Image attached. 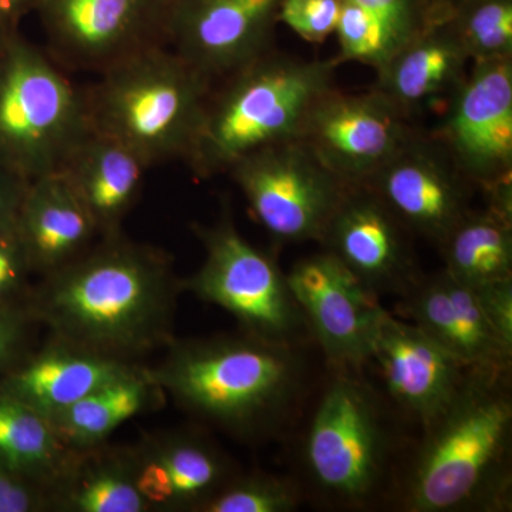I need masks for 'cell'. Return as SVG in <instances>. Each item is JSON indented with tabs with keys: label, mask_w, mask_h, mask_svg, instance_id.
<instances>
[{
	"label": "cell",
	"mask_w": 512,
	"mask_h": 512,
	"mask_svg": "<svg viewBox=\"0 0 512 512\" xmlns=\"http://www.w3.org/2000/svg\"><path fill=\"white\" fill-rule=\"evenodd\" d=\"M228 174L258 224L281 244L320 242L350 187L298 138L259 148Z\"/></svg>",
	"instance_id": "9"
},
{
	"label": "cell",
	"mask_w": 512,
	"mask_h": 512,
	"mask_svg": "<svg viewBox=\"0 0 512 512\" xmlns=\"http://www.w3.org/2000/svg\"><path fill=\"white\" fill-rule=\"evenodd\" d=\"M407 231L440 245L471 210L474 185L433 136L416 133L365 184Z\"/></svg>",
	"instance_id": "15"
},
{
	"label": "cell",
	"mask_w": 512,
	"mask_h": 512,
	"mask_svg": "<svg viewBox=\"0 0 512 512\" xmlns=\"http://www.w3.org/2000/svg\"><path fill=\"white\" fill-rule=\"evenodd\" d=\"M36 322L28 306L0 308V377L22 362L32 350V332Z\"/></svg>",
	"instance_id": "34"
},
{
	"label": "cell",
	"mask_w": 512,
	"mask_h": 512,
	"mask_svg": "<svg viewBox=\"0 0 512 512\" xmlns=\"http://www.w3.org/2000/svg\"><path fill=\"white\" fill-rule=\"evenodd\" d=\"M18 28H10V26L0 25V52H2L3 46L8 42L9 36L12 35Z\"/></svg>",
	"instance_id": "40"
},
{
	"label": "cell",
	"mask_w": 512,
	"mask_h": 512,
	"mask_svg": "<svg viewBox=\"0 0 512 512\" xmlns=\"http://www.w3.org/2000/svg\"><path fill=\"white\" fill-rule=\"evenodd\" d=\"M171 0H40L36 12L57 63L103 73L153 46H167Z\"/></svg>",
	"instance_id": "10"
},
{
	"label": "cell",
	"mask_w": 512,
	"mask_h": 512,
	"mask_svg": "<svg viewBox=\"0 0 512 512\" xmlns=\"http://www.w3.org/2000/svg\"><path fill=\"white\" fill-rule=\"evenodd\" d=\"M382 407L365 383L340 375L316 407L303 460L320 493L336 503L360 505L379 490L389 458Z\"/></svg>",
	"instance_id": "8"
},
{
	"label": "cell",
	"mask_w": 512,
	"mask_h": 512,
	"mask_svg": "<svg viewBox=\"0 0 512 512\" xmlns=\"http://www.w3.org/2000/svg\"><path fill=\"white\" fill-rule=\"evenodd\" d=\"M336 37V62H357L380 70L393 55V46L382 25L369 12L350 0H342Z\"/></svg>",
	"instance_id": "30"
},
{
	"label": "cell",
	"mask_w": 512,
	"mask_h": 512,
	"mask_svg": "<svg viewBox=\"0 0 512 512\" xmlns=\"http://www.w3.org/2000/svg\"><path fill=\"white\" fill-rule=\"evenodd\" d=\"M476 289L491 328L512 350V281L497 282Z\"/></svg>",
	"instance_id": "35"
},
{
	"label": "cell",
	"mask_w": 512,
	"mask_h": 512,
	"mask_svg": "<svg viewBox=\"0 0 512 512\" xmlns=\"http://www.w3.org/2000/svg\"><path fill=\"white\" fill-rule=\"evenodd\" d=\"M40 0H0V25L18 28L20 20L36 12Z\"/></svg>",
	"instance_id": "38"
},
{
	"label": "cell",
	"mask_w": 512,
	"mask_h": 512,
	"mask_svg": "<svg viewBox=\"0 0 512 512\" xmlns=\"http://www.w3.org/2000/svg\"><path fill=\"white\" fill-rule=\"evenodd\" d=\"M433 137L485 194L512 185V59L473 63Z\"/></svg>",
	"instance_id": "12"
},
{
	"label": "cell",
	"mask_w": 512,
	"mask_h": 512,
	"mask_svg": "<svg viewBox=\"0 0 512 512\" xmlns=\"http://www.w3.org/2000/svg\"><path fill=\"white\" fill-rule=\"evenodd\" d=\"M336 59H301L269 50L210 94L187 163L202 178L228 173L259 148L298 137L306 114L335 87Z\"/></svg>",
	"instance_id": "4"
},
{
	"label": "cell",
	"mask_w": 512,
	"mask_h": 512,
	"mask_svg": "<svg viewBox=\"0 0 512 512\" xmlns=\"http://www.w3.org/2000/svg\"><path fill=\"white\" fill-rule=\"evenodd\" d=\"M390 396L426 429L446 412L468 372L414 323L384 311L373 339L372 357Z\"/></svg>",
	"instance_id": "18"
},
{
	"label": "cell",
	"mask_w": 512,
	"mask_h": 512,
	"mask_svg": "<svg viewBox=\"0 0 512 512\" xmlns=\"http://www.w3.org/2000/svg\"><path fill=\"white\" fill-rule=\"evenodd\" d=\"M286 278L308 329L333 365L356 367L370 360L386 311L376 293L328 251L296 262Z\"/></svg>",
	"instance_id": "14"
},
{
	"label": "cell",
	"mask_w": 512,
	"mask_h": 512,
	"mask_svg": "<svg viewBox=\"0 0 512 512\" xmlns=\"http://www.w3.org/2000/svg\"><path fill=\"white\" fill-rule=\"evenodd\" d=\"M70 453L46 416L0 392V463L47 495Z\"/></svg>",
	"instance_id": "27"
},
{
	"label": "cell",
	"mask_w": 512,
	"mask_h": 512,
	"mask_svg": "<svg viewBox=\"0 0 512 512\" xmlns=\"http://www.w3.org/2000/svg\"><path fill=\"white\" fill-rule=\"evenodd\" d=\"M92 130L86 92L15 30L0 52V165L26 181L59 173Z\"/></svg>",
	"instance_id": "6"
},
{
	"label": "cell",
	"mask_w": 512,
	"mask_h": 512,
	"mask_svg": "<svg viewBox=\"0 0 512 512\" xmlns=\"http://www.w3.org/2000/svg\"><path fill=\"white\" fill-rule=\"evenodd\" d=\"M32 275L35 274L18 229L0 232V308L28 306Z\"/></svg>",
	"instance_id": "32"
},
{
	"label": "cell",
	"mask_w": 512,
	"mask_h": 512,
	"mask_svg": "<svg viewBox=\"0 0 512 512\" xmlns=\"http://www.w3.org/2000/svg\"><path fill=\"white\" fill-rule=\"evenodd\" d=\"M463 0H423L426 25L444 22L453 15L454 10Z\"/></svg>",
	"instance_id": "39"
},
{
	"label": "cell",
	"mask_w": 512,
	"mask_h": 512,
	"mask_svg": "<svg viewBox=\"0 0 512 512\" xmlns=\"http://www.w3.org/2000/svg\"><path fill=\"white\" fill-rule=\"evenodd\" d=\"M144 363H128L47 335L39 349L0 377V392L43 416L62 412Z\"/></svg>",
	"instance_id": "20"
},
{
	"label": "cell",
	"mask_w": 512,
	"mask_h": 512,
	"mask_svg": "<svg viewBox=\"0 0 512 512\" xmlns=\"http://www.w3.org/2000/svg\"><path fill=\"white\" fill-rule=\"evenodd\" d=\"M447 22L471 63L512 59V0H463Z\"/></svg>",
	"instance_id": "28"
},
{
	"label": "cell",
	"mask_w": 512,
	"mask_h": 512,
	"mask_svg": "<svg viewBox=\"0 0 512 512\" xmlns=\"http://www.w3.org/2000/svg\"><path fill=\"white\" fill-rule=\"evenodd\" d=\"M128 450L150 512H200L238 474L218 444L197 430L147 433Z\"/></svg>",
	"instance_id": "16"
},
{
	"label": "cell",
	"mask_w": 512,
	"mask_h": 512,
	"mask_svg": "<svg viewBox=\"0 0 512 512\" xmlns=\"http://www.w3.org/2000/svg\"><path fill=\"white\" fill-rule=\"evenodd\" d=\"M29 181L0 165V232L16 227Z\"/></svg>",
	"instance_id": "37"
},
{
	"label": "cell",
	"mask_w": 512,
	"mask_h": 512,
	"mask_svg": "<svg viewBox=\"0 0 512 512\" xmlns=\"http://www.w3.org/2000/svg\"><path fill=\"white\" fill-rule=\"evenodd\" d=\"M296 346L248 333L177 339L147 366L167 400L231 436L266 439L284 424L302 382Z\"/></svg>",
	"instance_id": "2"
},
{
	"label": "cell",
	"mask_w": 512,
	"mask_h": 512,
	"mask_svg": "<svg viewBox=\"0 0 512 512\" xmlns=\"http://www.w3.org/2000/svg\"><path fill=\"white\" fill-rule=\"evenodd\" d=\"M407 228L372 188L350 185L320 244L376 295H404L420 278Z\"/></svg>",
	"instance_id": "17"
},
{
	"label": "cell",
	"mask_w": 512,
	"mask_h": 512,
	"mask_svg": "<svg viewBox=\"0 0 512 512\" xmlns=\"http://www.w3.org/2000/svg\"><path fill=\"white\" fill-rule=\"evenodd\" d=\"M281 0H171L167 46L212 83L271 50Z\"/></svg>",
	"instance_id": "13"
},
{
	"label": "cell",
	"mask_w": 512,
	"mask_h": 512,
	"mask_svg": "<svg viewBox=\"0 0 512 512\" xmlns=\"http://www.w3.org/2000/svg\"><path fill=\"white\" fill-rule=\"evenodd\" d=\"M46 512H150L137 490L128 446L107 441L72 450L47 491Z\"/></svg>",
	"instance_id": "24"
},
{
	"label": "cell",
	"mask_w": 512,
	"mask_h": 512,
	"mask_svg": "<svg viewBox=\"0 0 512 512\" xmlns=\"http://www.w3.org/2000/svg\"><path fill=\"white\" fill-rule=\"evenodd\" d=\"M192 232L205 258L195 274L181 278L183 293L224 309L241 332L299 345L308 323L278 262L242 237L228 212L210 227L195 224Z\"/></svg>",
	"instance_id": "7"
},
{
	"label": "cell",
	"mask_w": 512,
	"mask_h": 512,
	"mask_svg": "<svg viewBox=\"0 0 512 512\" xmlns=\"http://www.w3.org/2000/svg\"><path fill=\"white\" fill-rule=\"evenodd\" d=\"M403 491L410 512L511 507L512 402L507 373L470 370L460 393L426 427Z\"/></svg>",
	"instance_id": "3"
},
{
	"label": "cell",
	"mask_w": 512,
	"mask_h": 512,
	"mask_svg": "<svg viewBox=\"0 0 512 512\" xmlns=\"http://www.w3.org/2000/svg\"><path fill=\"white\" fill-rule=\"evenodd\" d=\"M299 501L298 488L286 478L238 473L200 512H291Z\"/></svg>",
	"instance_id": "29"
},
{
	"label": "cell",
	"mask_w": 512,
	"mask_h": 512,
	"mask_svg": "<svg viewBox=\"0 0 512 512\" xmlns=\"http://www.w3.org/2000/svg\"><path fill=\"white\" fill-rule=\"evenodd\" d=\"M403 311L467 369L510 373L512 350L491 328L476 289L446 272L420 276L404 293Z\"/></svg>",
	"instance_id": "19"
},
{
	"label": "cell",
	"mask_w": 512,
	"mask_h": 512,
	"mask_svg": "<svg viewBox=\"0 0 512 512\" xmlns=\"http://www.w3.org/2000/svg\"><path fill=\"white\" fill-rule=\"evenodd\" d=\"M183 289L173 256L123 234L100 237L32 286L28 311L47 335L128 363L175 339Z\"/></svg>",
	"instance_id": "1"
},
{
	"label": "cell",
	"mask_w": 512,
	"mask_h": 512,
	"mask_svg": "<svg viewBox=\"0 0 512 512\" xmlns=\"http://www.w3.org/2000/svg\"><path fill=\"white\" fill-rule=\"evenodd\" d=\"M148 167L130 148L93 130L74 147L59 173L89 212L99 237L123 231L143 190Z\"/></svg>",
	"instance_id": "21"
},
{
	"label": "cell",
	"mask_w": 512,
	"mask_h": 512,
	"mask_svg": "<svg viewBox=\"0 0 512 512\" xmlns=\"http://www.w3.org/2000/svg\"><path fill=\"white\" fill-rule=\"evenodd\" d=\"M470 62L447 20L429 23L377 70L373 89L410 116L437 97H450Z\"/></svg>",
	"instance_id": "23"
},
{
	"label": "cell",
	"mask_w": 512,
	"mask_h": 512,
	"mask_svg": "<svg viewBox=\"0 0 512 512\" xmlns=\"http://www.w3.org/2000/svg\"><path fill=\"white\" fill-rule=\"evenodd\" d=\"M369 12L382 25L393 53L426 26L423 0H350Z\"/></svg>",
	"instance_id": "33"
},
{
	"label": "cell",
	"mask_w": 512,
	"mask_h": 512,
	"mask_svg": "<svg viewBox=\"0 0 512 512\" xmlns=\"http://www.w3.org/2000/svg\"><path fill=\"white\" fill-rule=\"evenodd\" d=\"M444 272L470 288L512 281V221L485 208L470 210L439 245Z\"/></svg>",
	"instance_id": "26"
},
{
	"label": "cell",
	"mask_w": 512,
	"mask_h": 512,
	"mask_svg": "<svg viewBox=\"0 0 512 512\" xmlns=\"http://www.w3.org/2000/svg\"><path fill=\"white\" fill-rule=\"evenodd\" d=\"M416 133L409 116L377 90L348 94L332 87L312 104L296 138L336 177L357 185Z\"/></svg>",
	"instance_id": "11"
},
{
	"label": "cell",
	"mask_w": 512,
	"mask_h": 512,
	"mask_svg": "<svg viewBox=\"0 0 512 512\" xmlns=\"http://www.w3.org/2000/svg\"><path fill=\"white\" fill-rule=\"evenodd\" d=\"M0 512H46V495L0 463Z\"/></svg>",
	"instance_id": "36"
},
{
	"label": "cell",
	"mask_w": 512,
	"mask_h": 512,
	"mask_svg": "<svg viewBox=\"0 0 512 512\" xmlns=\"http://www.w3.org/2000/svg\"><path fill=\"white\" fill-rule=\"evenodd\" d=\"M16 229L39 278L70 264L100 238L89 212L60 173L29 181Z\"/></svg>",
	"instance_id": "22"
},
{
	"label": "cell",
	"mask_w": 512,
	"mask_h": 512,
	"mask_svg": "<svg viewBox=\"0 0 512 512\" xmlns=\"http://www.w3.org/2000/svg\"><path fill=\"white\" fill-rule=\"evenodd\" d=\"M342 0H281L278 23L309 43H322L338 26Z\"/></svg>",
	"instance_id": "31"
},
{
	"label": "cell",
	"mask_w": 512,
	"mask_h": 512,
	"mask_svg": "<svg viewBox=\"0 0 512 512\" xmlns=\"http://www.w3.org/2000/svg\"><path fill=\"white\" fill-rule=\"evenodd\" d=\"M211 92V80L163 45L104 70L86 99L94 130L120 141L151 168L187 160Z\"/></svg>",
	"instance_id": "5"
},
{
	"label": "cell",
	"mask_w": 512,
	"mask_h": 512,
	"mask_svg": "<svg viewBox=\"0 0 512 512\" xmlns=\"http://www.w3.org/2000/svg\"><path fill=\"white\" fill-rule=\"evenodd\" d=\"M165 402L163 389L143 365L47 419L69 450H86L107 443L124 423L157 412Z\"/></svg>",
	"instance_id": "25"
}]
</instances>
